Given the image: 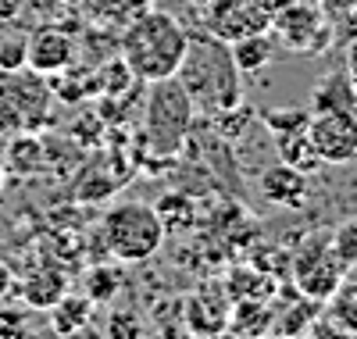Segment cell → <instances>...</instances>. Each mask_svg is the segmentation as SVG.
I'll use <instances>...</instances> for the list:
<instances>
[{"label": "cell", "instance_id": "6da1fadb", "mask_svg": "<svg viewBox=\"0 0 357 339\" xmlns=\"http://www.w3.org/2000/svg\"><path fill=\"white\" fill-rule=\"evenodd\" d=\"M175 79L190 93L193 111L204 118H218L240 104V68L229 54V43L211 33L190 40Z\"/></svg>", "mask_w": 357, "mask_h": 339}, {"label": "cell", "instance_id": "7a4b0ae2", "mask_svg": "<svg viewBox=\"0 0 357 339\" xmlns=\"http://www.w3.org/2000/svg\"><path fill=\"white\" fill-rule=\"evenodd\" d=\"M190 47L186 29L178 25L168 11H143L136 15L126 33H122V61L126 68L132 72L136 82H158V79H172L178 72Z\"/></svg>", "mask_w": 357, "mask_h": 339}, {"label": "cell", "instance_id": "3957f363", "mask_svg": "<svg viewBox=\"0 0 357 339\" xmlns=\"http://www.w3.org/2000/svg\"><path fill=\"white\" fill-rule=\"evenodd\" d=\"M100 239L114 261L139 264V261H151L165 246V222H161L158 207L143 204V200H122L104 214Z\"/></svg>", "mask_w": 357, "mask_h": 339}, {"label": "cell", "instance_id": "277c9868", "mask_svg": "<svg viewBox=\"0 0 357 339\" xmlns=\"http://www.w3.org/2000/svg\"><path fill=\"white\" fill-rule=\"evenodd\" d=\"M193 100L183 89L175 75L172 79H158L151 82L146 93V114H143V133H146V146L158 153H175L183 146V140L190 136L193 126Z\"/></svg>", "mask_w": 357, "mask_h": 339}, {"label": "cell", "instance_id": "5b68a950", "mask_svg": "<svg viewBox=\"0 0 357 339\" xmlns=\"http://www.w3.org/2000/svg\"><path fill=\"white\" fill-rule=\"evenodd\" d=\"M47 107H50L47 82H40L36 72L29 79H22V72H11L8 82H0V136L36 129L40 121H47Z\"/></svg>", "mask_w": 357, "mask_h": 339}, {"label": "cell", "instance_id": "8992f818", "mask_svg": "<svg viewBox=\"0 0 357 339\" xmlns=\"http://www.w3.org/2000/svg\"><path fill=\"white\" fill-rule=\"evenodd\" d=\"M272 29L282 36V43L296 54H321L333 43V25L325 22L314 0H282L272 15Z\"/></svg>", "mask_w": 357, "mask_h": 339}, {"label": "cell", "instance_id": "52a82bcc", "mask_svg": "<svg viewBox=\"0 0 357 339\" xmlns=\"http://www.w3.org/2000/svg\"><path fill=\"white\" fill-rule=\"evenodd\" d=\"M293 279H296L301 296H307L314 303H325L343 289L347 264L336 257L329 239H314L293 257Z\"/></svg>", "mask_w": 357, "mask_h": 339}, {"label": "cell", "instance_id": "ba28073f", "mask_svg": "<svg viewBox=\"0 0 357 339\" xmlns=\"http://www.w3.org/2000/svg\"><path fill=\"white\" fill-rule=\"evenodd\" d=\"M279 4L275 0H211V11H207V33L225 40V43L240 40V36H250V33H268Z\"/></svg>", "mask_w": 357, "mask_h": 339}, {"label": "cell", "instance_id": "9c48e42d", "mask_svg": "<svg viewBox=\"0 0 357 339\" xmlns=\"http://www.w3.org/2000/svg\"><path fill=\"white\" fill-rule=\"evenodd\" d=\"M307 140L321 165H347L357 158V111H321L307 121Z\"/></svg>", "mask_w": 357, "mask_h": 339}, {"label": "cell", "instance_id": "30bf717a", "mask_svg": "<svg viewBox=\"0 0 357 339\" xmlns=\"http://www.w3.org/2000/svg\"><path fill=\"white\" fill-rule=\"evenodd\" d=\"M229 311H232V296L225 289V282H204L197 286L186 303H183V322L186 332L197 336H218L229 325Z\"/></svg>", "mask_w": 357, "mask_h": 339}, {"label": "cell", "instance_id": "8fae6325", "mask_svg": "<svg viewBox=\"0 0 357 339\" xmlns=\"http://www.w3.org/2000/svg\"><path fill=\"white\" fill-rule=\"evenodd\" d=\"M75 57V43L68 33H61V29H36L33 36L25 40V65L33 68L36 75L50 79V75H61Z\"/></svg>", "mask_w": 357, "mask_h": 339}, {"label": "cell", "instance_id": "7c38bea8", "mask_svg": "<svg viewBox=\"0 0 357 339\" xmlns=\"http://www.w3.org/2000/svg\"><path fill=\"white\" fill-rule=\"evenodd\" d=\"M261 197L272 200V204H282V207H304L307 200V172L293 168L286 161L272 165L261 172Z\"/></svg>", "mask_w": 357, "mask_h": 339}, {"label": "cell", "instance_id": "4fadbf2b", "mask_svg": "<svg viewBox=\"0 0 357 339\" xmlns=\"http://www.w3.org/2000/svg\"><path fill=\"white\" fill-rule=\"evenodd\" d=\"M15 289L22 293L25 307L50 311V307L68 293V279H65V271H57V268H36V271L22 275V279L15 282Z\"/></svg>", "mask_w": 357, "mask_h": 339}, {"label": "cell", "instance_id": "5bb4252c", "mask_svg": "<svg viewBox=\"0 0 357 339\" xmlns=\"http://www.w3.org/2000/svg\"><path fill=\"white\" fill-rule=\"evenodd\" d=\"M311 111H357V82L347 72H329L314 82V93H311Z\"/></svg>", "mask_w": 357, "mask_h": 339}, {"label": "cell", "instance_id": "9a60e30c", "mask_svg": "<svg viewBox=\"0 0 357 339\" xmlns=\"http://www.w3.org/2000/svg\"><path fill=\"white\" fill-rule=\"evenodd\" d=\"M229 54L236 61V68H240V75L243 72H264L268 65H272V57H275V43H272L268 33H250V36L232 40Z\"/></svg>", "mask_w": 357, "mask_h": 339}, {"label": "cell", "instance_id": "2e32d148", "mask_svg": "<svg viewBox=\"0 0 357 339\" xmlns=\"http://www.w3.org/2000/svg\"><path fill=\"white\" fill-rule=\"evenodd\" d=\"M268 329H275V318H272V311H268V300H232L225 332H236V336H261V332H268Z\"/></svg>", "mask_w": 357, "mask_h": 339}, {"label": "cell", "instance_id": "e0dca14e", "mask_svg": "<svg viewBox=\"0 0 357 339\" xmlns=\"http://www.w3.org/2000/svg\"><path fill=\"white\" fill-rule=\"evenodd\" d=\"M89 311H93V300L89 296H72L65 293L50 307V329L61 332V336H72V332H82L86 322H89Z\"/></svg>", "mask_w": 357, "mask_h": 339}, {"label": "cell", "instance_id": "ac0fdd59", "mask_svg": "<svg viewBox=\"0 0 357 339\" xmlns=\"http://www.w3.org/2000/svg\"><path fill=\"white\" fill-rule=\"evenodd\" d=\"M275 146H279V158L293 168H301V172H311L318 168L321 161L314 158V150H311V140H307V129L301 133H286V136H275Z\"/></svg>", "mask_w": 357, "mask_h": 339}, {"label": "cell", "instance_id": "d6986e66", "mask_svg": "<svg viewBox=\"0 0 357 339\" xmlns=\"http://www.w3.org/2000/svg\"><path fill=\"white\" fill-rule=\"evenodd\" d=\"M118 282H122V275H118L111 264H93L82 275V289L93 303H111V296L118 293Z\"/></svg>", "mask_w": 357, "mask_h": 339}, {"label": "cell", "instance_id": "ffe728a7", "mask_svg": "<svg viewBox=\"0 0 357 339\" xmlns=\"http://www.w3.org/2000/svg\"><path fill=\"white\" fill-rule=\"evenodd\" d=\"M261 121H264V129L272 136L301 133V129H307V121H311V107L307 111H301V107H264Z\"/></svg>", "mask_w": 357, "mask_h": 339}, {"label": "cell", "instance_id": "44dd1931", "mask_svg": "<svg viewBox=\"0 0 357 339\" xmlns=\"http://www.w3.org/2000/svg\"><path fill=\"white\" fill-rule=\"evenodd\" d=\"M8 165L15 172H36L43 168V143L36 136H18L8 146Z\"/></svg>", "mask_w": 357, "mask_h": 339}, {"label": "cell", "instance_id": "7402d4cb", "mask_svg": "<svg viewBox=\"0 0 357 339\" xmlns=\"http://www.w3.org/2000/svg\"><path fill=\"white\" fill-rule=\"evenodd\" d=\"M158 214H161V222H165V232H168V229H172V232L190 229V225H193V218H197V211H193L190 197H178V193L165 197V200L158 204Z\"/></svg>", "mask_w": 357, "mask_h": 339}, {"label": "cell", "instance_id": "603a6c76", "mask_svg": "<svg viewBox=\"0 0 357 339\" xmlns=\"http://www.w3.org/2000/svg\"><path fill=\"white\" fill-rule=\"evenodd\" d=\"M329 243H333L336 257L347 264V271L357 268V218H347L343 225H336V232L329 236Z\"/></svg>", "mask_w": 357, "mask_h": 339}, {"label": "cell", "instance_id": "cb8c5ba5", "mask_svg": "<svg viewBox=\"0 0 357 339\" xmlns=\"http://www.w3.org/2000/svg\"><path fill=\"white\" fill-rule=\"evenodd\" d=\"M333 315H336V329L340 332H357V293L354 289H343L333 296Z\"/></svg>", "mask_w": 357, "mask_h": 339}, {"label": "cell", "instance_id": "d4e9b609", "mask_svg": "<svg viewBox=\"0 0 357 339\" xmlns=\"http://www.w3.org/2000/svg\"><path fill=\"white\" fill-rule=\"evenodd\" d=\"M22 68H25V40H18V36L0 40V72L11 75V72H22Z\"/></svg>", "mask_w": 357, "mask_h": 339}, {"label": "cell", "instance_id": "484cf974", "mask_svg": "<svg viewBox=\"0 0 357 339\" xmlns=\"http://www.w3.org/2000/svg\"><path fill=\"white\" fill-rule=\"evenodd\" d=\"M107 332H111V336H122V332L136 336V332H143V325H139L136 318H111V322H107Z\"/></svg>", "mask_w": 357, "mask_h": 339}, {"label": "cell", "instance_id": "4316f807", "mask_svg": "<svg viewBox=\"0 0 357 339\" xmlns=\"http://www.w3.org/2000/svg\"><path fill=\"white\" fill-rule=\"evenodd\" d=\"M15 271H11V264L8 261H0V300H4V296H11L15 293Z\"/></svg>", "mask_w": 357, "mask_h": 339}, {"label": "cell", "instance_id": "83f0119b", "mask_svg": "<svg viewBox=\"0 0 357 339\" xmlns=\"http://www.w3.org/2000/svg\"><path fill=\"white\" fill-rule=\"evenodd\" d=\"M22 8H25V0H0V25L15 22L22 15Z\"/></svg>", "mask_w": 357, "mask_h": 339}, {"label": "cell", "instance_id": "f1b7e54d", "mask_svg": "<svg viewBox=\"0 0 357 339\" xmlns=\"http://www.w3.org/2000/svg\"><path fill=\"white\" fill-rule=\"evenodd\" d=\"M321 8L329 11V15H343V11H354L357 8V0H321Z\"/></svg>", "mask_w": 357, "mask_h": 339}, {"label": "cell", "instance_id": "f546056e", "mask_svg": "<svg viewBox=\"0 0 357 339\" xmlns=\"http://www.w3.org/2000/svg\"><path fill=\"white\" fill-rule=\"evenodd\" d=\"M0 190H4V161H0Z\"/></svg>", "mask_w": 357, "mask_h": 339}, {"label": "cell", "instance_id": "4dcf8cb0", "mask_svg": "<svg viewBox=\"0 0 357 339\" xmlns=\"http://www.w3.org/2000/svg\"><path fill=\"white\" fill-rule=\"evenodd\" d=\"M354 293H357V286H354Z\"/></svg>", "mask_w": 357, "mask_h": 339}]
</instances>
